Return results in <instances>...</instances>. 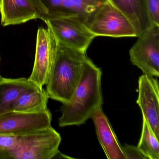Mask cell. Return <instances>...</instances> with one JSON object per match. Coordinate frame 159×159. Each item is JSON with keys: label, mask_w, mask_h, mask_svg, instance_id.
Masks as SVG:
<instances>
[{"label": "cell", "mask_w": 159, "mask_h": 159, "mask_svg": "<svg viewBox=\"0 0 159 159\" xmlns=\"http://www.w3.org/2000/svg\"><path fill=\"white\" fill-rule=\"evenodd\" d=\"M102 71L88 57L84 62L80 81L68 102L61 107L60 127L83 124L103 104Z\"/></svg>", "instance_id": "cell-1"}, {"label": "cell", "mask_w": 159, "mask_h": 159, "mask_svg": "<svg viewBox=\"0 0 159 159\" xmlns=\"http://www.w3.org/2000/svg\"><path fill=\"white\" fill-rule=\"evenodd\" d=\"M85 53L67 47L58 41L46 84L49 98L63 104L69 101L80 81L83 65L87 57Z\"/></svg>", "instance_id": "cell-2"}, {"label": "cell", "mask_w": 159, "mask_h": 159, "mask_svg": "<svg viewBox=\"0 0 159 159\" xmlns=\"http://www.w3.org/2000/svg\"><path fill=\"white\" fill-rule=\"evenodd\" d=\"M84 25L96 37H137L129 19L108 0L87 16Z\"/></svg>", "instance_id": "cell-3"}, {"label": "cell", "mask_w": 159, "mask_h": 159, "mask_svg": "<svg viewBox=\"0 0 159 159\" xmlns=\"http://www.w3.org/2000/svg\"><path fill=\"white\" fill-rule=\"evenodd\" d=\"M11 159H51L59 151L61 137L52 126L18 135Z\"/></svg>", "instance_id": "cell-4"}, {"label": "cell", "mask_w": 159, "mask_h": 159, "mask_svg": "<svg viewBox=\"0 0 159 159\" xmlns=\"http://www.w3.org/2000/svg\"><path fill=\"white\" fill-rule=\"evenodd\" d=\"M84 19L71 16H48L44 21L61 44L86 52L96 36L84 25Z\"/></svg>", "instance_id": "cell-5"}, {"label": "cell", "mask_w": 159, "mask_h": 159, "mask_svg": "<svg viewBox=\"0 0 159 159\" xmlns=\"http://www.w3.org/2000/svg\"><path fill=\"white\" fill-rule=\"evenodd\" d=\"M129 51L133 65L145 75L159 76V25H154L138 36Z\"/></svg>", "instance_id": "cell-6"}, {"label": "cell", "mask_w": 159, "mask_h": 159, "mask_svg": "<svg viewBox=\"0 0 159 159\" xmlns=\"http://www.w3.org/2000/svg\"><path fill=\"white\" fill-rule=\"evenodd\" d=\"M58 43V41L50 28H39L33 69L28 79L41 88L47 83Z\"/></svg>", "instance_id": "cell-7"}, {"label": "cell", "mask_w": 159, "mask_h": 159, "mask_svg": "<svg viewBox=\"0 0 159 159\" xmlns=\"http://www.w3.org/2000/svg\"><path fill=\"white\" fill-rule=\"evenodd\" d=\"M49 109L34 112L10 111L0 115V134L20 135L52 126Z\"/></svg>", "instance_id": "cell-8"}, {"label": "cell", "mask_w": 159, "mask_h": 159, "mask_svg": "<svg viewBox=\"0 0 159 159\" xmlns=\"http://www.w3.org/2000/svg\"><path fill=\"white\" fill-rule=\"evenodd\" d=\"M1 23L3 27L46 20L49 12L39 0H0Z\"/></svg>", "instance_id": "cell-9"}, {"label": "cell", "mask_w": 159, "mask_h": 159, "mask_svg": "<svg viewBox=\"0 0 159 159\" xmlns=\"http://www.w3.org/2000/svg\"><path fill=\"white\" fill-rule=\"evenodd\" d=\"M139 95L136 102L143 117L155 134L159 138V90L157 79L144 75L139 79Z\"/></svg>", "instance_id": "cell-10"}, {"label": "cell", "mask_w": 159, "mask_h": 159, "mask_svg": "<svg viewBox=\"0 0 159 159\" xmlns=\"http://www.w3.org/2000/svg\"><path fill=\"white\" fill-rule=\"evenodd\" d=\"M94 124L98 138L108 159H126L120 145L112 127L104 114L101 107L91 116Z\"/></svg>", "instance_id": "cell-11"}, {"label": "cell", "mask_w": 159, "mask_h": 159, "mask_svg": "<svg viewBox=\"0 0 159 159\" xmlns=\"http://www.w3.org/2000/svg\"><path fill=\"white\" fill-rule=\"evenodd\" d=\"M131 22L137 37L154 24L151 18L147 0H108Z\"/></svg>", "instance_id": "cell-12"}, {"label": "cell", "mask_w": 159, "mask_h": 159, "mask_svg": "<svg viewBox=\"0 0 159 159\" xmlns=\"http://www.w3.org/2000/svg\"><path fill=\"white\" fill-rule=\"evenodd\" d=\"M49 98L43 87L32 83L18 96L13 104L12 110L24 112L43 111L48 109Z\"/></svg>", "instance_id": "cell-13"}, {"label": "cell", "mask_w": 159, "mask_h": 159, "mask_svg": "<svg viewBox=\"0 0 159 159\" xmlns=\"http://www.w3.org/2000/svg\"><path fill=\"white\" fill-rule=\"evenodd\" d=\"M32 83L25 78H2L0 81V115L12 110L18 96Z\"/></svg>", "instance_id": "cell-14"}, {"label": "cell", "mask_w": 159, "mask_h": 159, "mask_svg": "<svg viewBox=\"0 0 159 159\" xmlns=\"http://www.w3.org/2000/svg\"><path fill=\"white\" fill-rule=\"evenodd\" d=\"M107 0H66L57 14L48 16H71L85 19Z\"/></svg>", "instance_id": "cell-15"}, {"label": "cell", "mask_w": 159, "mask_h": 159, "mask_svg": "<svg viewBox=\"0 0 159 159\" xmlns=\"http://www.w3.org/2000/svg\"><path fill=\"white\" fill-rule=\"evenodd\" d=\"M137 147L148 159H159V139L144 117L141 137Z\"/></svg>", "instance_id": "cell-16"}, {"label": "cell", "mask_w": 159, "mask_h": 159, "mask_svg": "<svg viewBox=\"0 0 159 159\" xmlns=\"http://www.w3.org/2000/svg\"><path fill=\"white\" fill-rule=\"evenodd\" d=\"M18 141V136L0 134V159H11Z\"/></svg>", "instance_id": "cell-17"}, {"label": "cell", "mask_w": 159, "mask_h": 159, "mask_svg": "<svg viewBox=\"0 0 159 159\" xmlns=\"http://www.w3.org/2000/svg\"><path fill=\"white\" fill-rule=\"evenodd\" d=\"M122 148L126 159H148L137 147L125 144Z\"/></svg>", "instance_id": "cell-18"}, {"label": "cell", "mask_w": 159, "mask_h": 159, "mask_svg": "<svg viewBox=\"0 0 159 159\" xmlns=\"http://www.w3.org/2000/svg\"><path fill=\"white\" fill-rule=\"evenodd\" d=\"M152 21L159 25V0H147Z\"/></svg>", "instance_id": "cell-19"}, {"label": "cell", "mask_w": 159, "mask_h": 159, "mask_svg": "<svg viewBox=\"0 0 159 159\" xmlns=\"http://www.w3.org/2000/svg\"><path fill=\"white\" fill-rule=\"evenodd\" d=\"M1 61H2V57L1 55L0 54V66H1ZM2 78H3V77L2 76L1 74V72H0V81L1 80H2Z\"/></svg>", "instance_id": "cell-20"}]
</instances>
